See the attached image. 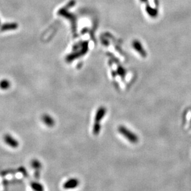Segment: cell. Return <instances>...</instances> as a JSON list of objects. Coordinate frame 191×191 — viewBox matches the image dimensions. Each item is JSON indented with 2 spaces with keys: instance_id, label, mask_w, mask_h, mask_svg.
<instances>
[{
  "instance_id": "cell-1",
  "label": "cell",
  "mask_w": 191,
  "mask_h": 191,
  "mask_svg": "<svg viewBox=\"0 0 191 191\" xmlns=\"http://www.w3.org/2000/svg\"><path fill=\"white\" fill-rule=\"evenodd\" d=\"M118 131L122 135L126 138L130 142L132 143H137L138 142V137L134 132L130 131L129 129L126 128V127L123 126H120L118 128Z\"/></svg>"
},
{
  "instance_id": "cell-2",
  "label": "cell",
  "mask_w": 191,
  "mask_h": 191,
  "mask_svg": "<svg viewBox=\"0 0 191 191\" xmlns=\"http://www.w3.org/2000/svg\"><path fill=\"white\" fill-rule=\"evenodd\" d=\"M79 181L76 178H71L67 181L63 185V187L66 190L73 189L78 187Z\"/></svg>"
},
{
  "instance_id": "cell-3",
  "label": "cell",
  "mask_w": 191,
  "mask_h": 191,
  "mask_svg": "<svg viewBox=\"0 0 191 191\" xmlns=\"http://www.w3.org/2000/svg\"><path fill=\"white\" fill-rule=\"evenodd\" d=\"M5 143L9 146L12 148H17L19 146V142L15 138L10 135H6L5 137Z\"/></svg>"
},
{
  "instance_id": "cell-4",
  "label": "cell",
  "mask_w": 191,
  "mask_h": 191,
  "mask_svg": "<svg viewBox=\"0 0 191 191\" xmlns=\"http://www.w3.org/2000/svg\"><path fill=\"white\" fill-rule=\"evenodd\" d=\"M105 114V109L104 108H99L97 113L96 114L95 117V123H99V122L102 119V118L104 117Z\"/></svg>"
},
{
  "instance_id": "cell-5",
  "label": "cell",
  "mask_w": 191,
  "mask_h": 191,
  "mask_svg": "<svg viewBox=\"0 0 191 191\" xmlns=\"http://www.w3.org/2000/svg\"><path fill=\"white\" fill-rule=\"evenodd\" d=\"M134 48H135L138 52H140L141 54H142L143 55H145V51H144L143 49L142 48L141 45L140 44V43H139L138 42L135 41V42H134Z\"/></svg>"
},
{
  "instance_id": "cell-6",
  "label": "cell",
  "mask_w": 191,
  "mask_h": 191,
  "mask_svg": "<svg viewBox=\"0 0 191 191\" xmlns=\"http://www.w3.org/2000/svg\"><path fill=\"white\" fill-rule=\"evenodd\" d=\"M31 186L35 191H44L43 186L38 182H33Z\"/></svg>"
},
{
  "instance_id": "cell-7",
  "label": "cell",
  "mask_w": 191,
  "mask_h": 191,
  "mask_svg": "<svg viewBox=\"0 0 191 191\" xmlns=\"http://www.w3.org/2000/svg\"><path fill=\"white\" fill-rule=\"evenodd\" d=\"M101 130V125L99 123H94V127H93V134L95 135H97V134L99 133Z\"/></svg>"
},
{
  "instance_id": "cell-8",
  "label": "cell",
  "mask_w": 191,
  "mask_h": 191,
  "mask_svg": "<svg viewBox=\"0 0 191 191\" xmlns=\"http://www.w3.org/2000/svg\"><path fill=\"white\" fill-rule=\"evenodd\" d=\"M44 122L45 123L49 125V126H53L54 125V121L52 119H51L50 117H46L44 118Z\"/></svg>"
},
{
  "instance_id": "cell-9",
  "label": "cell",
  "mask_w": 191,
  "mask_h": 191,
  "mask_svg": "<svg viewBox=\"0 0 191 191\" xmlns=\"http://www.w3.org/2000/svg\"><path fill=\"white\" fill-rule=\"evenodd\" d=\"M32 166L34 168L39 169L41 167V164L38 160H33L32 162Z\"/></svg>"
}]
</instances>
